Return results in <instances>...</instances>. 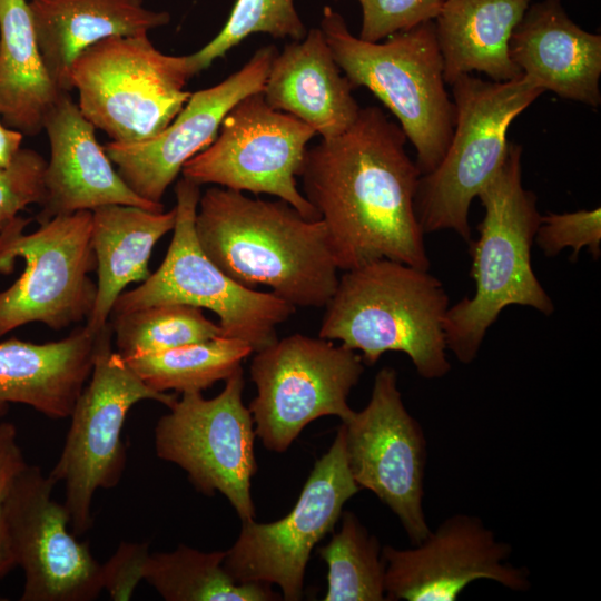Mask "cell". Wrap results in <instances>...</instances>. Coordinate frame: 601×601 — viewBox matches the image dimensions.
I'll return each mask as SVG.
<instances>
[{"mask_svg":"<svg viewBox=\"0 0 601 601\" xmlns=\"http://www.w3.org/2000/svg\"><path fill=\"white\" fill-rule=\"evenodd\" d=\"M401 127L376 106L342 135L307 148L298 176L338 270L378 259L430 268L415 210L421 173Z\"/></svg>","mask_w":601,"mask_h":601,"instance_id":"1","label":"cell"},{"mask_svg":"<svg viewBox=\"0 0 601 601\" xmlns=\"http://www.w3.org/2000/svg\"><path fill=\"white\" fill-rule=\"evenodd\" d=\"M208 258L239 285L270 293L295 307H324L338 283L326 227L282 199L208 188L195 218Z\"/></svg>","mask_w":601,"mask_h":601,"instance_id":"2","label":"cell"},{"mask_svg":"<svg viewBox=\"0 0 601 601\" xmlns=\"http://www.w3.org/2000/svg\"><path fill=\"white\" fill-rule=\"evenodd\" d=\"M324 307L318 336L361 352L365 365L392 351L406 354L423 378L450 372L444 336L449 296L428 269L378 259L345 270Z\"/></svg>","mask_w":601,"mask_h":601,"instance_id":"3","label":"cell"},{"mask_svg":"<svg viewBox=\"0 0 601 601\" xmlns=\"http://www.w3.org/2000/svg\"><path fill=\"white\" fill-rule=\"evenodd\" d=\"M521 156L522 147L509 142L503 164L477 195L485 213L477 239L469 243L475 293L449 307L444 318L446 348L462 364L476 358L487 329L506 306L554 312L532 269L531 248L542 215L534 193L522 185Z\"/></svg>","mask_w":601,"mask_h":601,"instance_id":"4","label":"cell"},{"mask_svg":"<svg viewBox=\"0 0 601 601\" xmlns=\"http://www.w3.org/2000/svg\"><path fill=\"white\" fill-rule=\"evenodd\" d=\"M319 28L352 87L368 89L396 117L416 151L421 175L434 170L455 122L434 22L368 42L352 35L342 14L325 6Z\"/></svg>","mask_w":601,"mask_h":601,"instance_id":"5","label":"cell"},{"mask_svg":"<svg viewBox=\"0 0 601 601\" xmlns=\"http://www.w3.org/2000/svg\"><path fill=\"white\" fill-rule=\"evenodd\" d=\"M450 86L453 134L439 166L420 177L415 210L424 234L453 230L470 243L471 203L503 164L513 120L545 91L525 76L486 81L465 73Z\"/></svg>","mask_w":601,"mask_h":601,"instance_id":"6","label":"cell"},{"mask_svg":"<svg viewBox=\"0 0 601 601\" xmlns=\"http://www.w3.org/2000/svg\"><path fill=\"white\" fill-rule=\"evenodd\" d=\"M185 56L159 51L148 33L108 37L72 62L81 114L111 141L136 144L162 131L190 97Z\"/></svg>","mask_w":601,"mask_h":601,"instance_id":"7","label":"cell"},{"mask_svg":"<svg viewBox=\"0 0 601 601\" xmlns=\"http://www.w3.org/2000/svg\"><path fill=\"white\" fill-rule=\"evenodd\" d=\"M91 220V210H79L40 223L30 234V219L19 216L0 228V273L24 260L19 278L0 292V337L33 322L61 331L89 317L97 295Z\"/></svg>","mask_w":601,"mask_h":601,"instance_id":"8","label":"cell"},{"mask_svg":"<svg viewBox=\"0 0 601 601\" xmlns=\"http://www.w3.org/2000/svg\"><path fill=\"white\" fill-rule=\"evenodd\" d=\"M175 194L176 223L162 263L139 286L118 296L110 316L160 304H185L214 312L221 336L244 341L254 352L276 342L277 326L296 307L270 292L244 287L218 268L196 236L200 186L183 177Z\"/></svg>","mask_w":601,"mask_h":601,"instance_id":"9","label":"cell"},{"mask_svg":"<svg viewBox=\"0 0 601 601\" xmlns=\"http://www.w3.org/2000/svg\"><path fill=\"white\" fill-rule=\"evenodd\" d=\"M108 323L98 333L93 366L70 414L71 423L61 454L49 476L65 485V506L72 533L81 535L92 525L91 504L99 489L116 486L122 475L126 452L121 432L130 408L141 401L170 407V393L150 388L112 349Z\"/></svg>","mask_w":601,"mask_h":601,"instance_id":"10","label":"cell"},{"mask_svg":"<svg viewBox=\"0 0 601 601\" xmlns=\"http://www.w3.org/2000/svg\"><path fill=\"white\" fill-rule=\"evenodd\" d=\"M250 377L257 394L250 402L255 434L270 451H286L304 427L326 415L348 420V395L364 362L333 341L292 334L255 352Z\"/></svg>","mask_w":601,"mask_h":601,"instance_id":"11","label":"cell"},{"mask_svg":"<svg viewBox=\"0 0 601 601\" xmlns=\"http://www.w3.org/2000/svg\"><path fill=\"white\" fill-rule=\"evenodd\" d=\"M244 385L239 367L213 398L183 393L155 427L157 456L180 466L201 493L224 494L243 522L255 516L250 482L257 471L255 426L243 403Z\"/></svg>","mask_w":601,"mask_h":601,"instance_id":"12","label":"cell"},{"mask_svg":"<svg viewBox=\"0 0 601 601\" xmlns=\"http://www.w3.org/2000/svg\"><path fill=\"white\" fill-rule=\"evenodd\" d=\"M315 135L299 119L273 109L259 91L229 110L214 141L184 165L181 175L199 186L272 195L305 218L321 219L296 179Z\"/></svg>","mask_w":601,"mask_h":601,"instance_id":"13","label":"cell"},{"mask_svg":"<svg viewBox=\"0 0 601 601\" xmlns=\"http://www.w3.org/2000/svg\"><path fill=\"white\" fill-rule=\"evenodd\" d=\"M359 490L348 469L339 426L286 516L272 523L243 522L236 542L225 551L226 571L236 582L276 584L284 600H300L314 546L334 531L344 504Z\"/></svg>","mask_w":601,"mask_h":601,"instance_id":"14","label":"cell"},{"mask_svg":"<svg viewBox=\"0 0 601 601\" xmlns=\"http://www.w3.org/2000/svg\"><path fill=\"white\" fill-rule=\"evenodd\" d=\"M341 426L354 481L392 510L413 545L423 541L431 531L423 510L427 441L394 368L377 372L367 405Z\"/></svg>","mask_w":601,"mask_h":601,"instance_id":"15","label":"cell"},{"mask_svg":"<svg viewBox=\"0 0 601 601\" xmlns=\"http://www.w3.org/2000/svg\"><path fill=\"white\" fill-rule=\"evenodd\" d=\"M56 483L28 465L1 509L17 565L24 573L21 601H89L101 587V564L68 531L70 515L52 499Z\"/></svg>","mask_w":601,"mask_h":601,"instance_id":"16","label":"cell"},{"mask_svg":"<svg viewBox=\"0 0 601 601\" xmlns=\"http://www.w3.org/2000/svg\"><path fill=\"white\" fill-rule=\"evenodd\" d=\"M385 597L397 601H455L477 580L524 592L530 572L509 562L510 543L475 515L455 513L410 549L385 545Z\"/></svg>","mask_w":601,"mask_h":601,"instance_id":"17","label":"cell"},{"mask_svg":"<svg viewBox=\"0 0 601 601\" xmlns=\"http://www.w3.org/2000/svg\"><path fill=\"white\" fill-rule=\"evenodd\" d=\"M277 52L274 45L262 47L221 82L190 93L174 120L151 139L108 142L105 150L127 186L140 198L162 205L167 188L184 165L214 141L229 110L262 91Z\"/></svg>","mask_w":601,"mask_h":601,"instance_id":"18","label":"cell"},{"mask_svg":"<svg viewBox=\"0 0 601 601\" xmlns=\"http://www.w3.org/2000/svg\"><path fill=\"white\" fill-rule=\"evenodd\" d=\"M50 144L45 170V196L37 221L59 215L93 210L106 205H129L164 210L136 195L114 168L95 126L81 114L69 92H62L46 117Z\"/></svg>","mask_w":601,"mask_h":601,"instance_id":"19","label":"cell"},{"mask_svg":"<svg viewBox=\"0 0 601 601\" xmlns=\"http://www.w3.org/2000/svg\"><path fill=\"white\" fill-rule=\"evenodd\" d=\"M509 55L544 91L600 106L601 36L570 19L561 0L529 6L511 35Z\"/></svg>","mask_w":601,"mask_h":601,"instance_id":"20","label":"cell"},{"mask_svg":"<svg viewBox=\"0 0 601 601\" xmlns=\"http://www.w3.org/2000/svg\"><path fill=\"white\" fill-rule=\"evenodd\" d=\"M334 60L321 28L287 43L272 61L262 89L265 101L309 126L322 139L345 132L361 107Z\"/></svg>","mask_w":601,"mask_h":601,"instance_id":"21","label":"cell"},{"mask_svg":"<svg viewBox=\"0 0 601 601\" xmlns=\"http://www.w3.org/2000/svg\"><path fill=\"white\" fill-rule=\"evenodd\" d=\"M98 333L86 325L48 343H0V405L26 404L52 420L70 416L90 377Z\"/></svg>","mask_w":601,"mask_h":601,"instance_id":"22","label":"cell"},{"mask_svg":"<svg viewBox=\"0 0 601 601\" xmlns=\"http://www.w3.org/2000/svg\"><path fill=\"white\" fill-rule=\"evenodd\" d=\"M29 7L46 68L65 92L73 89L70 68L85 49L108 37L148 33L170 20L142 0H30Z\"/></svg>","mask_w":601,"mask_h":601,"instance_id":"23","label":"cell"},{"mask_svg":"<svg viewBox=\"0 0 601 601\" xmlns=\"http://www.w3.org/2000/svg\"><path fill=\"white\" fill-rule=\"evenodd\" d=\"M176 208L149 210L129 205H106L92 210L91 240L97 259V295L86 326L97 333L110 318L114 304L127 285L151 273L155 245L174 229Z\"/></svg>","mask_w":601,"mask_h":601,"instance_id":"24","label":"cell"},{"mask_svg":"<svg viewBox=\"0 0 601 601\" xmlns=\"http://www.w3.org/2000/svg\"><path fill=\"white\" fill-rule=\"evenodd\" d=\"M531 0H443L433 20L444 79L483 72L492 81L522 75L509 55V41Z\"/></svg>","mask_w":601,"mask_h":601,"instance_id":"25","label":"cell"},{"mask_svg":"<svg viewBox=\"0 0 601 601\" xmlns=\"http://www.w3.org/2000/svg\"><path fill=\"white\" fill-rule=\"evenodd\" d=\"M61 91L40 53L27 0H0V115L22 135L43 129Z\"/></svg>","mask_w":601,"mask_h":601,"instance_id":"26","label":"cell"},{"mask_svg":"<svg viewBox=\"0 0 601 601\" xmlns=\"http://www.w3.org/2000/svg\"><path fill=\"white\" fill-rule=\"evenodd\" d=\"M225 552H201L184 544L171 552L150 553L144 571L167 601H273L282 595L270 584L236 582L224 566Z\"/></svg>","mask_w":601,"mask_h":601,"instance_id":"27","label":"cell"},{"mask_svg":"<svg viewBox=\"0 0 601 601\" xmlns=\"http://www.w3.org/2000/svg\"><path fill=\"white\" fill-rule=\"evenodd\" d=\"M253 352L244 341L219 336L124 359L150 388L183 394L203 392L216 382L225 381Z\"/></svg>","mask_w":601,"mask_h":601,"instance_id":"28","label":"cell"},{"mask_svg":"<svg viewBox=\"0 0 601 601\" xmlns=\"http://www.w3.org/2000/svg\"><path fill=\"white\" fill-rule=\"evenodd\" d=\"M342 525L319 549L326 562L325 601H384L385 560L383 546L351 511H343Z\"/></svg>","mask_w":601,"mask_h":601,"instance_id":"29","label":"cell"},{"mask_svg":"<svg viewBox=\"0 0 601 601\" xmlns=\"http://www.w3.org/2000/svg\"><path fill=\"white\" fill-rule=\"evenodd\" d=\"M117 352L124 357L156 354L221 336L218 324L203 309L160 304L109 318Z\"/></svg>","mask_w":601,"mask_h":601,"instance_id":"30","label":"cell"},{"mask_svg":"<svg viewBox=\"0 0 601 601\" xmlns=\"http://www.w3.org/2000/svg\"><path fill=\"white\" fill-rule=\"evenodd\" d=\"M254 33L299 41L306 36L307 29L294 0H236L217 36L196 52L185 56L190 78Z\"/></svg>","mask_w":601,"mask_h":601,"instance_id":"31","label":"cell"},{"mask_svg":"<svg viewBox=\"0 0 601 601\" xmlns=\"http://www.w3.org/2000/svg\"><path fill=\"white\" fill-rule=\"evenodd\" d=\"M534 242L545 256L554 257L572 248L577 260L582 248H588L594 259L601 255V209H581L573 213H549L541 216Z\"/></svg>","mask_w":601,"mask_h":601,"instance_id":"32","label":"cell"},{"mask_svg":"<svg viewBox=\"0 0 601 601\" xmlns=\"http://www.w3.org/2000/svg\"><path fill=\"white\" fill-rule=\"evenodd\" d=\"M47 161L37 151L21 148L0 168V228L29 205H41Z\"/></svg>","mask_w":601,"mask_h":601,"instance_id":"33","label":"cell"},{"mask_svg":"<svg viewBox=\"0 0 601 601\" xmlns=\"http://www.w3.org/2000/svg\"><path fill=\"white\" fill-rule=\"evenodd\" d=\"M362 8L359 39L380 42L387 37L433 21L443 0H357Z\"/></svg>","mask_w":601,"mask_h":601,"instance_id":"34","label":"cell"},{"mask_svg":"<svg viewBox=\"0 0 601 601\" xmlns=\"http://www.w3.org/2000/svg\"><path fill=\"white\" fill-rule=\"evenodd\" d=\"M148 543L121 542L112 556L101 564V587L115 601L130 600L144 580Z\"/></svg>","mask_w":601,"mask_h":601,"instance_id":"35","label":"cell"},{"mask_svg":"<svg viewBox=\"0 0 601 601\" xmlns=\"http://www.w3.org/2000/svg\"><path fill=\"white\" fill-rule=\"evenodd\" d=\"M8 407L0 405V417L7 413ZM27 466L18 444L16 426L9 422L0 423V508Z\"/></svg>","mask_w":601,"mask_h":601,"instance_id":"36","label":"cell"},{"mask_svg":"<svg viewBox=\"0 0 601 601\" xmlns=\"http://www.w3.org/2000/svg\"><path fill=\"white\" fill-rule=\"evenodd\" d=\"M17 565V560L8 531L7 522L0 508V581Z\"/></svg>","mask_w":601,"mask_h":601,"instance_id":"37","label":"cell"},{"mask_svg":"<svg viewBox=\"0 0 601 601\" xmlns=\"http://www.w3.org/2000/svg\"><path fill=\"white\" fill-rule=\"evenodd\" d=\"M23 135L11 128H6L0 122V168L6 167L21 149Z\"/></svg>","mask_w":601,"mask_h":601,"instance_id":"38","label":"cell"}]
</instances>
